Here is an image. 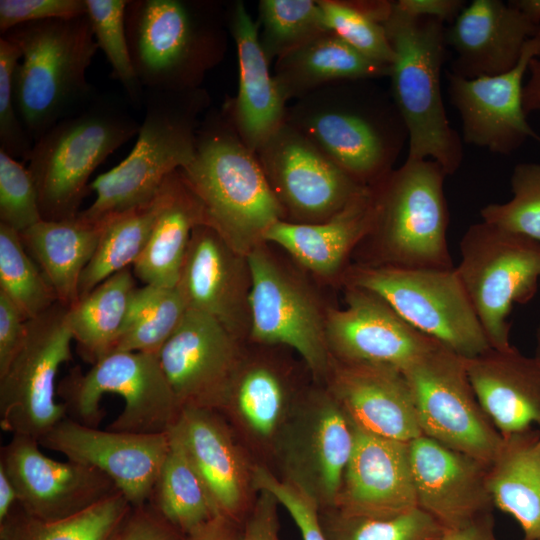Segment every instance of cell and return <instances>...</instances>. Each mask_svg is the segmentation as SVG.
<instances>
[{
    "label": "cell",
    "instance_id": "cell-12",
    "mask_svg": "<svg viewBox=\"0 0 540 540\" xmlns=\"http://www.w3.org/2000/svg\"><path fill=\"white\" fill-rule=\"evenodd\" d=\"M402 372L422 434L489 467L504 439L476 397L465 358L438 345Z\"/></svg>",
    "mask_w": 540,
    "mask_h": 540
},
{
    "label": "cell",
    "instance_id": "cell-28",
    "mask_svg": "<svg viewBox=\"0 0 540 540\" xmlns=\"http://www.w3.org/2000/svg\"><path fill=\"white\" fill-rule=\"evenodd\" d=\"M374 209L375 193L372 185L326 221L275 222L266 231L264 241L281 248L314 276L328 282L339 281L341 284L355 249L371 227Z\"/></svg>",
    "mask_w": 540,
    "mask_h": 540
},
{
    "label": "cell",
    "instance_id": "cell-55",
    "mask_svg": "<svg viewBox=\"0 0 540 540\" xmlns=\"http://www.w3.org/2000/svg\"><path fill=\"white\" fill-rule=\"evenodd\" d=\"M237 524L224 516H218L186 536V540H241L242 532Z\"/></svg>",
    "mask_w": 540,
    "mask_h": 540
},
{
    "label": "cell",
    "instance_id": "cell-16",
    "mask_svg": "<svg viewBox=\"0 0 540 540\" xmlns=\"http://www.w3.org/2000/svg\"><path fill=\"white\" fill-rule=\"evenodd\" d=\"M38 442L68 460L102 472L132 507H139L151 499L170 435L100 430L66 417Z\"/></svg>",
    "mask_w": 540,
    "mask_h": 540
},
{
    "label": "cell",
    "instance_id": "cell-4",
    "mask_svg": "<svg viewBox=\"0 0 540 540\" xmlns=\"http://www.w3.org/2000/svg\"><path fill=\"white\" fill-rule=\"evenodd\" d=\"M139 128L126 101L95 94L37 139L26 165L37 187L43 220L76 217L94 171Z\"/></svg>",
    "mask_w": 540,
    "mask_h": 540
},
{
    "label": "cell",
    "instance_id": "cell-36",
    "mask_svg": "<svg viewBox=\"0 0 540 540\" xmlns=\"http://www.w3.org/2000/svg\"><path fill=\"white\" fill-rule=\"evenodd\" d=\"M136 288L134 275L127 268L68 307V324L84 360L94 364L114 350Z\"/></svg>",
    "mask_w": 540,
    "mask_h": 540
},
{
    "label": "cell",
    "instance_id": "cell-49",
    "mask_svg": "<svg viewBox=\"0 0 540 540\" xmlns=\"http://www.w3.org/2000/svg\"><path fill=\"white\" fill-rule=\"evenodd\" d=\"M252 477L256 491L269 492L287 510L303 540H328L320 520L319 506L313 499L261 465L253 466Z\"/></svg>",
    "mask_w": 540,
    "mask_h": 540
},
{
    "label": "cell",
    "instance_id": "cell-13",
    "mask_svg": "<svg viewBox=\"0 0 540 540\" xmlns=\"http://www.w3.org/2000/svg\"><path fill=\"white\" fill-rule=\"evenodd\" d=\"M354 442L343 408L326 387L314 388L299 398L274 451L283 479L324 510L337 504Z\"/></svg>",
    "mask_w": 540,
    "mask_h": 540
},
{
    "label": "cell",
    "instance_id": "cell-27",
    "mask_svg": "<svg viewBox=\"0 0 540 540\" xmlns=\"http://www.w3.org/2000/svg\"><path fill=\"white\" fill-rule=\"evenodd\" d=\"M354 429L353 452L334 508L383 516L417 507L410 443Z\"/></svg>",
    "mask_w": 540,
    "mask_h": 540
},
{
    "label": "cell",
    "instance_id": "cell-11",
    "mask_svg": "<svg viewBox=\"0 0 540 540\" xmlns=\"http://www.w3.org/2000/svg\"><path fill=\"white\" fill-rule=\"evenodd\" d=\"M251 271L248 341L294 350L316 381L326 382L332 365L326 339L327 309L299 270L264 243L248 255Z\"/></svg>",
    "mask_w": 540,
    "mask_h": 540
},
{
    "label": "cell",
    "instance_id": "cell-60",
    "mask_svg": "<svg viewBox=\"0 0 540 540\" xmlns=\"http://www.w3.org/2000/svg\"><path fill=\"white\" fill-rule=\"evenodd\" d=\"M534 358L540 363V324L535 334V354Z\"/></svg>",
    "mask_w": 540,
    "mask_h": 540
},
{
    "label": "cell",
    "instance_id": "cell-6",
    "mask_svg": "<svg viewBox=\"0 0 540 540\" xmlns=\"http://www.w3.org/2000/svg\"><path fill=\"white\" fill-rule=\"evenodd\" d=\"M206 100L198 88L145 91L135 145L123 161L90 183L95 199L79 216L100 222L151 202L165 179L193 160L196 118Z\"/></svg>",
    "mask_w": 540,
    "mask_h": 540
},
{
    "label": "cell",
    "instance_id": "cell-7",
    "mask_svg": "<svg viewBox=\"0 0 540 540\" xmlns=\"http://www.w3.org/2000/svg\"><path fill=\"white\" fill-rule=\"evenodd\" d=\"M211 5L182 0H129L126 30L132 63L145 91L197 89L222 54Z\"/></svg>",
    "mask_w": 540,
    "mask_h": 540
},
{
    "label": "cell",
    "instance_id": "cell-43",
    "mask_svg": "<svg viewBox=\"0 0 540 540\" xmlns=\"http://www.w3.org/2000/svg\"><path fill=\"white\" fill-rule=\"evenodd\" d=\"M327 29L366 57L391 66L394 51L383 22L389 1H319Z\"/></svg>",
    "mask_w": 540,
    "mask_h": 540
},
{
    "label": "cell",
    "instance_id": "cell-17",
    "mask_svg": "<svg viewBox=\"0 0 540 540\" xmlns=\"http://www.w3.org/2000/svg\"><path fill=\"white\" fill-rule=\"evenodd\" d=\"M244 343L214 318L186 311L157 353L180 405L218 411L244 352Z\"/></svg>",
    "mask_w": 540,
    "mask_h": 540
},
{
    "label": "cell",
    "instance_id": "cell-57",
    "mask_svg": "<svg viewBox=\"0 0 540 540\" xmlns=\"http://www.w3.org/2000/svg\"><path fill=\"white\" fill-rule=\"evenodd\" d=\"M530 78L523 86V108L527 113L540 110V62L538 57L533 58L528 67Z\"/></svg>",
    "mask_w": 540,
    "mask_h": 540
},
{
    "label": "cell",
    "instance_id": "cell-46",
    "mask_svg": "<svg viewBox=\"0 0 540 540\" xmlns=\"http://www.w3.org/2000/svg\"><path fill=\"white\" fill-rule=\"evenodd\" d=\"M513 197L480 210L482 221L540 243V163H519L511 179Z\"/></svg>",
    "mask_w": 540,
    "mask_h": 540
},
{
    "label": "cell",
    "instance_id": "cell-59",
    "mask_svg": "<svg viewBox=\"0 0 540 540\" xmlns=\"http://www.w3.org/2000/svg\"><path fill=\"white\" fill-rule=\"evenodd\" d=\"M508 3L534 25L540 26V0H513Z\"/></svg>",
    "mask_w": 540,
    "mask_h": 540
},
{
    "label": "cell",
    "instance_id": "cell-45",
    "mask_svg": "<svg viewBox=\"0 0 540 540\" xmlns=\"http://www.w3.org/2000/svg\"><path fill=\"white\" fill-rule=\"evenodd\" d=\"M260 39L267 58H279L316 36L328 32L319 1L262 0Z\"/></svg>",
    "mask_w": 540,
    "mask_h": 540
},
{
    "label": "cell",
    "instance_id": "cell-30",
    "mask_svg": "<svg viewBox=\"0 0 540 540\" xmlns=\"http://www.w3.org/2000/svg\"><path fill=\"white\" fill-rule=\"evenodd\" d=\"M476 397L503 439L540 430V363L513 347L465 359Z\"/></svg>",
    "mask_w": 540,
    "mask_h": 540
},
{
    "label": "cell",
    "instance_id": "cell-1",
    "mask_svg": "<svg viewBox=\"0 0 540 540\" xmlns=\"http://www.w3.org/2000/svg\"><path fill=\"white\" fill-rule=\"evenodd\" d=\"M443 168L431 159H409L373 185L371 227L355 249L353 264L451 269Z\"/></svg>",
    "mask_w": 540,
    "mask_h": 540
},
{
    "label": "cell",
    "instance_id": "cell-33",
    "mask_svg": "<svg viewBox=\"0 0 540 540\" xmlns=\"http://www.w3.org/2000/svg\"><path fill=\"white\" fill-rule=\"evenodd\" d=\"M102 222L79 214L65 220H42L20 233L25 249L50 283L59 303L79 300L82 273L97 248Z\"/></svg>",
    "mask_w": 540,
    "mask_h": 540
},
{
    "label": "cell",
    "instance_id": "cell-3",
    "mask_svg": "<svg viewBox=\"0 0 540 540\" xmlns=\"http://www.w3.org/2000/svg\"><path fill=\"white\" fill-rule=\"evenodd\" d=\"M1 36L22 54L14 96L33 142L95 96L87 70L98 45L87 14L21 24Z\"/></svg>",
    "mask_w": 540,
    "mask_h": 540
},
{
    "label": "cell",
    "instance_id": "cell-47",
    "mask_svg": "<svg viewBox=\"0 0 540 540\" xmlns=\"http://www.w3.org/2000/svg\"><path fill=\"white\" fill-rule=\"evenodd\" d=\"M42 220L37 187L27 165L0 150V223L21 233Z\"/></svg>",
    "mask_w": 540,
    "mask_h": 540
},
{
    "label": "cell",
    "instance_id": "cell-10",
    "mask_svg": "<svg viewBox=\"0 0 540 540\" xmlns=\"http://www.w3.org/2000/svg\"><path fill=\"white\" fill-rule=\"evenodd\" d=\"M455 270L492 349L509 351L513 305L536 294L540 280V243L484 221L462 236Z\"/></svg>",
    "mask_w": 540,
    "mask_h": 540
},
{
    "label": "cell",
    "instance_id": "cell-26",
    "mask_svg": "<svg viewBox=\"0 0 540 540\" xmlns=\"http://www.w3.org/2000/svg\"><path fill=\"white\" fill-rule=\"evenodd\" d=\"M183 444L221 516L239 523L250 507L253 467L218 411L184 407L170 430Z\"/></svg>",
    "mask_w": 540,
    "mask_h": 540
},
{
    "label": "cell",
    "instance_id": "cell-38",
    "mask_svg": "<svg viewBox=\"0 0 540 540\" xmlns=\"http://www.w3.org/2000/svg\"><path fill=\"white\" fill-rule=\"evenodd\" d=\"M160 206L159 191L146 205L110 215L79 283V299L112 275L133 266L149 241Z\"/></svg>",
    "mask_w": 540,
    "mask_h": 540
},
{
    "label": "cell",
    "instance_id": "cell-37",
    "mask_svg": "<svg viewBox=\"0 0 540 540\" xmlns=\"http://www.w3.org/2000/svg\"><path fill=\"white\" fill-rule=\"evenodd\" d=\"M170 446L149 503L188 536L221 516L179 438L169 431Z\"/></svg>",
    "mask_w": 540,
    "mask_h": 540
},
{
    "label": "cell",
    "instance_id": "cell-35",
    "mask_svg": "<svg viewBox=\"0 0 540 540\" xmlns=\"http://www.w3.org/2000/svg\"><path fill=\"white\" fill-rule=\"evenodd\" d=\"M390 70L328 31L281 56L274 78L286 99L319 84L389 76Z\"/></svg>",
    "mask_w": 540,
    "mask_h": 540
},
{
    "label": "cell",
    "instance_id": "cell-23",
    "mask_svg": "<svg viewBox=\"0 0 540 540\" xmlns=\"http://www.w3.org/2000/svg\"><path fill=\"white\" fill-rule=\"evenodd\" d=\"M325 387L365 432L408 443L423 435L411 387L398 368L332 359Z\"/></svg>",
    "mask_w": 540,
    "mask_h": 540
},
{
    "label": "cell",
    "instance_id": "cell-61",
    "mask_svg": "<svg viewBox=\"0 0 540 540\" xmlns=\"http://www.w3.org/2000/svg\"><path fill=\"white\" fill-rule=\"evenodd\" d=\"M538 60H539V62H540V57H538Z\"/></svg>",
    "mask_w": 540,
    "mask_h": 540
},
{
    "label": "cell",
    "instance_id": "cell-56",
    "mask_svg": "<svg viewBox=\"0 0 540 540\" xmlns=\"http://www.w3.org/2000/svg\"><path fill=\"white\" fill-rule=\"evenodd\" d=\"M488 514L455 529L444 530L440 540H497Z\"/></svg>",
    "mask_w": 540,
    "mask_h": 540
},
{
    "label": "cell",
    "instance_id": "cell-31",
    "mask_svg": "<svg viewBox=\"0 0 540 540\" xmlns=\"http://www.w3.org/2000/svg\"><path fill=\"white\" fill-rule=\"evenodd\" d=\"M258 28L244 4L237 3L231 30L238 50L239 88L231 114L242 142L252 152L284 124L285 98L270 75Z\"/></svg>",
    "mask_w": 540,
    "mask_h": 540
},
{
    "label": "cell",
    "instance_id": "cell-42",
    "mask_svg": "<svg viewBox=\"0 0 540 540\" xmlns=\"http://www.w3.org/2000/svg\"><path fill=\"white\" fill-rule=\"evenodd\" d=\"M0 292L27 321L58 302L43 272L24 247L20 233L0 223Z\"/></svg>",
    "mask_w": 540,
    "mask_h": 540
},
{
    "label": "cell",
    "instance_id": "cell-19",
    "mask_svg": "<svg viewBox=\"0 0 540 540\" xmlns=\"http://www.w3.org/2000/svg\"><path fill=\"white\" fill-rule=\"evenodd\" d=\"M37 439L12 435L1 447L0 467L13 482L19 506L43 520L81 512L119 492L114 482L90 466L46 456Z\"/></svg>",
    "mask_w": 540,
    "mask_h": 540
},
{
    "label": "cell",
    "instance_id": "cell-41",
    "mask_svg": "<svg viewBox=\"0 0 540 540\" xmlns=\"http://www.w3.org/2000/svg\"><path fill=\"white\" fill-rule=\"evenodd\" d=\"M320 520L328 540H440L444 532L438 521L418 506L383 516L330 508L320 510Z\"/></svg>",
    "mask_w": 540,
    "mask_h": 540
},
{
    "label": "cell",
    "instance_id": "cell-44",
    "mask_svg": "<svg viewBox=\"0 0 540 540\" xmlns=\"http://www.w3.org/2000/svg\"><path fill=\"white\" fill-rule=\"evenodd\" d=\"M85 1L95 40L111 66L112 77L122 85L131 105L143 107L145 89L132 63L126 30L129 0Z\"/></svg>",
    "mask_w": 540,
    "mask_h": 540
},
{
    "label": "cell",
    "instance_id": "cell-20",
    "mask_svg": "<svg viewBox=\"0 0 540 540\" xmlns=\"http://www.w3.org/2000/svg\"><path fill=\"white\" fill-rule=\"evenodd\" d=\"M535 57H540V33L526 43L518 64L508 72L473 79L447 72L450 101L460 114L466 143L508 155L528 138L540 141L522 100L523 78Z\"/></svg>",
    "mask_w": 540,
    "mask_h": 540
},
{
    "label": "cell",
    "instance_id": "cell-39",
    "mask_svg": "<svg viewBox=\"0 0 540 540\" xmlns=\"http://www.w3.org/2000/svg\"><path fill=\"white\" fill-rule=\"evenodd\" d=\"M132 508L120 492L57 520L33 517L18 504L0 522V540H112Z\"/></svg>",
    "mask_w": 540,
    "mask_h": 540
},
{
    "label": "cell",
    "instance_id": "cell-24",
    "mask_svg": "<svg viewBox=\"0 0 540 540\" xmlns=\"http://www.w3.org/2000/svg\"><path fill=\"white\" fill-rule=\"evenodd\" d=\"M410 462L417 505L444 530L489 513L487 466L425 435L410 442Z\"/></svg>",
    "mask_w": 540,
    "mask_h": 540
},
{
    "label": "cell",
    "instance_id": "cell-21",
    "mask_svg": "<svg viewBox=\"0 0 540 540\" xmlns=\"http://www.w3.org/2000/svg\"><path fill=\"white\" fill-rule=\"evenodd\" d=\"M188 310L217 320L241 342L250 330L251 271L248 257L212 227L197 226L176 285Z\"/></svg>",
    "mask_w": 540,
    "mask_h": 540
},
{
    "label": "cell",
    "instance_id": "cell-50",
    "mask_svg": "<svg viewBox=\"0 0 540 540\" xmlns=\"http://www.w3.org/2000/svg\"><path fill=\"white\" fill-rule=\"evenodd\" d=\"M86 14L85 0H0V33L25 23Z\"/></svg>",
    "mask_w": 540,
    "mask_h": 540
},
{
    "label": "cell",
    "instance_id": "cell-48",
    "mask_svg": "<svg viewBox=\"0 0 540 540\" xmlns=\"http://www.w3.org/2000/svg\"><path fill=\"white\" fill-rule=\"evenodd\" d=\"M22 54L18 47L0 37V150L26 164L33 147L16 107L14 78Z\"/></svg>",
    "mask_w": 540,
    "mask_h": 540
},
{
    "label": "cell",
    "instance_id": "cell-51",
    "mask_svg": "<svg viewBox=\"0 0 540 540\" xmlns=\"http://www.w3.org/2000/svg\"><path fill=\"white\" fill-rule=\"evenodd\" d=\"M112 540H186L151 504L133 507Z\"/></svg>",
    "mask_w": 540,
    "mask_h": 540
},
{
    "label": "cell",
    "instance_id": "cell-15",
    "mask_svg": "<svg viewBox=\"0 0 540 540\" xmlns=\"http://www.w3.org/2000/svg\"><path fill=\"white\" fill-rule=\"evenodd\" d=\"M259 163L286 220L318 223L332 218L369 186L284 124L257 150Z\"/></svg>",
    "mask_w": 540,
    "mask_h": 540
},
{
    "label": "cell",
    "instance_id": "cell-53",
    "mask_svg": "<svg viewBox=\"0 0 540 540\" xmlns=\"http://www.w3.org/2000/svg\"><path fill=\"white\" fill-rule=\"evenodd\" d=\"M246 520L241 540H280L277 499L266 491H258Z\"/></svg>",
    "mask_w": 540,
    "mask_h": 540
},
{
    "label": "cell",
    "instance_id": "cell-2",
    "mask_svg": "<svg viewBox=\"0 0 540 540\" xmlns=\"http://www.w3.org/2000/svg\"><path fill=\"white\" fill-rule=\"evenodd\" d=\"M195 155L179 169L200 200L206 223L233 249L248 255L286 214L253 152L227 123L210 116L197 130Z\"/></svg>",
    "mask_w": 540,
    "mask_h": 540
},
{
    "label": "cell",
    "instance_id": "cell-5",
    "mask_svg": "<svg viewBox=\"0 0 540 540\" xmlns=\"http://www.w3.org/2000/svg\"><path fill=\"white\" fill-rule=\"evenodd\" d=\"M383 25L394 51L389 76L408 135L407 158H431L447 175L454 174L462 163L463 149L442 98L440 78L447 47L444 23L411 16L392 2Z\"/></svg>",
    "mask_w": 540,
    "mask_h": 540
},
{
    "label": "cell",
    "instance_id": "cell-14",
    "mask_svg": "<svg viewBox=\"0 0 540 540\" xmlns=\"http://www.w3.org/2000/svg\"><path fill=\"white\" fill-rule=\"evenodd\" d=\"M68 307L57 302L27 323L25 341L7 370L0 375V426L12 435L39 441L67 417L57 402L56 376L71 360L73 341Z\"/></svg>",
    "mask_w": 540,
    "mask_h": 540
},
{
    "label": "cell",
    "instance_id": "cell-34",
    "mask_svg": "<svg viewBox=\"0 0 540 540\" xmlns=\"http://www.w3.org/2000/svg\"><path fill=\"white\" fill-rule=\"evenodd\" d=\"M487 481L493 504L519 523L524 539L540 540V430L504 439Z\"/></svg>",
    "mask_w": 540,
    "mask_h": 540
},
{
    "label": "cell",
    "instance_id": "cell-58",
    "mask_svg": "<svg viewBox=\"0 0 540 540\" xmlns=\"http://www.w3.org/2000/svg\"><path fill=\"white\" fill-rule=\"evenodd\" d=\"M18 503L16 488L5 470L0 467V522L13 512Z\"/></svg>",
    "mask_w": 540,
    "mask_h": 540
},
{
    "label": "cell",
    "instance_id": "cell-52",
    "mask_svg": "<svg viewBox=\"0 0 540 540\" xmlns=\"http://www.w3.org/2000/svg\"><path fill=\"white\" fill-rule=\"evenodd\" d=\"M27 323L14 303L0 292V375L21 349L27 334Z\"/></svg>",
    "mask_w": 540,
    "mask_h": 540
},
{
    "label": "cell",
    "instance_id": "cell-25",
    "mask_svg": "<svg viewBox=\"0 0 540 540\" xmlns=\"http://www.w3.org/2000/svg\"><path fill=\"white\" fill-rule=\"evenodd\" d=\"M539 33L540 26L509 3L474 0L445 28L446 45L455 53L449 72L467 79L508 72Z\"/></svg>",
    "mask_w": 540,
    "mask_h": 540
},
{
    "label": "cell",
    "instance_id": "cell-54",
    "mask_svg": "<svg viewBox=\"0 0 540 540\" xmlns=\"http://www.w3.org/2000/svg\"><path fill=\"white\" fill-rule=\"evenodd\" d=\"M395 4L411 16L434 18L450 24L465 7L462 0H399Z\"/></svg>",
    "mask_w": 540,
    "mask_h": 540
},
{
    "label": "cell",
    "instance_id": "cell-9",
    "mask_svg": "<svg viewBox=\"0 0 540 540\" xmlns=\"http://www.w3.org/2000/svg\"><path fill=\"white\" fill-rule=\"evenodd\" d=\"M58 393L67 417L95 428L104 417L103 395H119L124 408L107 427L112 431L168 433L182 411L155 353L113 351L86 373L73 368Z\"/></svg>",
    "mask_w": 540,
    "mask_h": 540
},
{
    "label": "cell",
    "instance_id": "cell-18",
    "mask_svg": "<svg viewBox=\"0 0 540 540\" xmlns=\"http://www.w3.org/2000/svg\"><path fill=\"white\" fill-rule=\"evenodd\" d=\"M344 308L328 307L326 339L333 359L388 365L403 371L437 347L378 294L344 285Z\"/></svg>",
    "mask_w": 540,
    "mask_h": 540
},
{
    "label": "cell",
    "instance_id": "cell-32",
    "mask_svg": "<svg viewBox=\"0 0 540 540\" xmlns=\"http://www.w3.org/2000/svg\"><path fill=\"white\" fill-rule=\"evenodd\" d=\"M160 206L145 250L133 265L144 285L175 287L193 230L207 225L204 208L179 170L159 189Z\"/></svg>",
    "mask_w": 540,
    "mask_h": 540
},
{
    "label": "cell",
    "instance_id": "cell-29",
    "mask_svg": "<svg viewBox=\"0 0 540 540\" xmlns=\"http://www.w3.org/2000/svg\"><path fill=\"white\" fill-rule=\"evenodd\" d=\"M302 394L296 392L294 379L281 362L244 348L218 412L252 440L274 450Z\"/></svg>",
    "mask_w": 540,
    "mask_h": 540
},
{
    "label": "cell",
    "instance_id": "cell-40",
    "mask_svg": "<svg viewBox=\"0 0 540 540\" xmlns=\"http://www.w3.org/2000/svg\"><path fill=\"white\" fill-rule=\"evenodd\" d=\"M186 311V304L176 286L137 287L113 351L157 354L178 328Z\"/></svg>",
    "mask_w": 540,
    "mask_h": 540
},
{
    "label": "cell",
    "instance_id": "cell-8",
    "mask_svg": "<svg viewBox=\"0 0 540 540\" xmlns=\"http://www.w3.org/2000/svg\"><path fill=\"white\" fill-rule=\"evenodd\" d=\"M341 284L378 294L412 327L465 359L492 349L455 267L413 269L351 263Z\"/></svg>",
    "mask_w": 540,
    "mask_h": 540
},
{
    "label": "cell",
    "instance_id": "cell-22",
    "mask_svg": "<svg viewBox=\"0 0 540 540\" xmlns=\"http://www.w3.org/2000/svg\"><path fill=\"white\" fill-rule=\"evenodd\" d=\"M296 123L290 125L366 186L375 185L393 170L402 132L407 134L365 110L338 103L303 111Z\"/></svg>",
    "mask_w": 540,
    "mask_h": 540
}]
</instances>
